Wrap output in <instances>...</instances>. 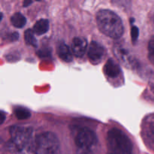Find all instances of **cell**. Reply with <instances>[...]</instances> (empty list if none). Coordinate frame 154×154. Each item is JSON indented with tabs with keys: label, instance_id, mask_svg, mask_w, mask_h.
<instances>
[{
	"label": "cell",
	"instance_id": "obj_1",
	"mask_svg": "<svg viewBox=\"0 0 154 154\" xmlns=\"http://www.w3.org/2000/svg\"><path fill=\"white\" fill-rule=\"evenodd\" d=\"M11 139L6 145L8 154H35L36 139L32 129L14 126L10 129Z\"/></svg>",
	"mask_w": 154,
	"mask_h": 154
},
{
	"label": "cell",
	"instance_id": "obj_2",
	"mask_svg": "<svg viewBox=\"0 0 154 154\" xmlns=\"http://www.w3.org/2000/svg\"><path fill=\"white\" fill-rule=\"evenodd\" d=\"M96 21L99 30L113 39L120 38L123 34L122 20L114 11L108 9H101L96 14Z\"/></svg>",
	"mask_w": 154,
	"mask_h": 154
},
{
	"label": "cell",
	"instance_id": "obj_3",
	"mask_svg": "<svg viewBox=\"0 0 154 154\" xmlns=\"http://www.w3.org/2000/svg\"><path fill=\"white\" fill-rule=\"evenodd\" d=\"M107 147V154H133L130 139L124 132L115 128L108 131Z\"/></svg>",
	"mask_w": 154,
	"mask_h": 154
},
{
	"label": "cell",
	"instance_id": "obj_4",
	"mask_svg": "<svg viewBox=\"0 0 154 154\" xmlns=\"http://www.w3.org/2000/svg\"><path fill=\"white\" fill-rule=\"evenodd\" d=\"M35 139V154H60V141L54 133L44 132Z\"/></svg>",
	"mask_w": 154,
	"mask_h": 154
},
{
	"label": "cell",
	"instance_id": "obj_5",
	"mask_svg": "<svg viewBox=\"0 0 154 154\" xmlns=\"http://www.w3.org/2000/svg\"><path fill=\"white\" fill-rule=\"evenodd\" d=\"M75 144L79 154H91L97 145V136L91 129L82 128L75 138Z\"/></svg>",
	"mask_w": 154,
	"mask_h": 154
},
{
	"label": "cell",
	"instance_id": "obj_6",
	"mask_svg": "<svg viewBox=\"0 0 154 154\" xmlns=\"http://www.w3.org/2000/svg\"><path fill=\"white\" fill-rule=\"evenodd\" d=\"M114 52L117 58L126 67H132L135 66V61L133 57L131 55L126 48L122 46L120 44H117L114 47Z\"/></svg>",
	"mask_w": 154,
	"mask_h": 154
},
{
	"label": "cell",
	"instance_id": "obj_7",
	"mask_svg": "<svg viewBox=\"0 0 154 154\" xmlns=\"http://www.w3.org/2000/svg\"><path fill=\"white\" fill-rule=\"evenodd\" d=\"M105 56V49L100 44L96 42L90 43L88 50V57L93 64H99Z\"/></svg>",
	"mask_w": 154,
	"mask_h": 154
},
{
	"label": "cell",
	"instance_id": "obj_8",
	"mask_svg": "<svg viewBox=\"0 0 154 154\" xmlns=\"http://www.w3.org/2000/svg\"><path fill=\"white\" fill-rule=\"evenodd\" d=\"M87 48V42L82 38H75L72 41V50L74 55L77 57H82Z\"/></svg>",
	"mask_w": 154,
	"mask_h": 154
},
{
	"label": "cell",
	"instance_id": "obj_9",
	"mask_svg": "<svg viewBox=\"0 0 154 154\" xmlns=\"http://www.w3.org/2000/svg\"><path fill=\"white\" fill-rule=\"evenodd\" d=\"M104 71H105L107 76L112 78H117L120 73V66L112 59H109L106 62L105 65V68H104Z\"/></svg>",
	"mask_w": 154,
	"mask_h": 154
},
{
	"label": "cell",
	"instance_id": "obj_10",
	"mask_svg": "<svg viewBox=\"0 0 154 154\" xmlns=\"http://www.w3.org/2000/svg\"><path fill=\"white\" fill-rule=\"evenodd\" d=\"M57 54L59 57L63 61L66 63H70L72 61V53L71 51L70 48L66 44H60L57 48Z\"/></svg>",
	"mask_w": 154,
	"mask_h": 154
},
{
	"label": "cell",
	"instance_id": "obj_11",
	"mask_svg": "<svg viewBox=\"0 0 154 154\" xmlns=\"http://www.w3.org/2000/svg\"><path fill=\"white\" fill-rule=\"evenodd\" d=\"M49 29V21L47 19H41L35 23L33 32L38 35L45 34Z\"/></svg>",
	"mask_w": 154,
	"mask_h": 154
},
{
	"label": "cell",
	"instance_id": "obj_12",
	"mask_svg": "<svg viewBox=\"0 0 154 154\" xmlns=\"http://www.w3.org/2000/svg\"><path fill=\"white\" fill-rule=\"evenodd\" d=\"M11 22L12 25L18 29L23 28L26 23V19L20 13H16L11 17Z\"/></svg>",
	"mask_w": 154,
	"mask_h": 154
},
{
	"label": "cell",
	"instance_id": "obj_13",
	"mask_svg": "<svg viewBox=\"0 0 154 154\" xmlns=\"http://www.w3.org/2000/svg\"><path fill=\"white\" fill-rule=\"evenodd\" d=\"M14 114L18 120H26L31 117V112L27 108L18 107L14 110Z\"/></svg>",
	"mask_w": 154,
	"mask_h": 154
},
{
	"label": "cell",
	"instance_id": "obj_14",
	"mask_svg": "<svg viewBox=\"0 0 154 154\" xmlns=\"http://www.w3.org/2000/svg\"><path fill=\"white\" fill-rule=\"evenodd\" d=\"M34 34L35 33L32 29H28L24 32V39L27 45H31L32 47H36L37 46V40L35 38Z\"/></svg>",
	"mask_w": 154,
	"mask_h": 154
},
{
	"label": "cell",
	"instance_id": "obj_15",
	"mask_svg": "<svg viewBox=\"0 0 154 154\" xmlns=\"http://www.w3.org/2000/svg\"><path fill=\"white\" fill-rule=\"evenodd\" d=\"M148 58L154 63V35L150 39L148 43Z\"/></svg>",
	"mask_w": 154,
	"mask_h": 154
},
{
	"label": "cell",
	"instance_id": "obj_16",
	"mask_svg": "<svg viewBox=\"0 0 154 154\" xmlns=\"http://www.w3.org/2000/svg\"><path fill=\"white\" fill-rule=\"evenodd\" d=\"M138 35H139V30L138 28L135 26H133L131 29V37H132V41L135 43L138 40Z\"/></svg>",
	"mask_w": 154,
	"mask_h": 154
},
{
	"label": "cell",
	"instance_id": "obj_17",
	"mask_svg": "<svg viewBox=\"0 0 154 154\" xmlns=\"http://www.w3.org/2000/svg\"><path fill=\"white\" fill-rule=\"evenodd\" d=\"M8 38L9 39H10V41H12V42H14V41H17L18 38H19V34L17 32L11 33V34L9 35Z\"/></svg>",
	"mask_w": 154,
	"mask_h": 154
},
{
	"label": "cell",
	"instance_id": "obj_18",
	"mask_svg": "<svg viewBox=\"0 0 154 154\" xmlns=\"http://www.w3.org/2000/svg\"><path fill=\"white\" fill-rule=\"evenodd\" d=\"M0 115H1V124H2L5 121V114L3 111H1V114H0Z\"/></svg>",
	"mask_w": 154,
	"mask_h": 154
},
{
	"label": "cell",
	"instance_id": "obj_19",
	"mask_svg": "<svg viewBox=\"0 0 154 154\" xmlns=\"http://www.w3.org/2000/svg\"><path fill=\"white\" fill-rule=\"evenodd\" d=\"M32 3V2H30V1L24 2H23V7H27V6H29V5H31Z\"/></svg>",
	"mask_w": 154,
	"mask_h": 154
}]
</instances>
